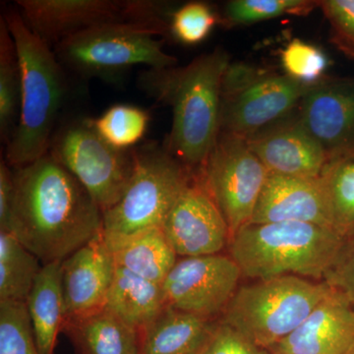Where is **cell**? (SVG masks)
<instances>
[{"mask_svg":"<svg viewBox=\"0 0 354 354\" xmlns=\"http://www.w3.org/2000/svg\"><path fill=\"white\" fill-rule=\"evenodd\" d=\"M21 106V70L15 43L3 16L0 20V136L8 144Z\"/></svg>","mask_w":354,"mask_h":354,"instance_id":"d4e9b609","label":"cell"},{"mask_svg":"<svg viewBox=\"0 0 354 354\" xmlns=\"http://www.w3.org/2000/svg\"><path fill=\"white\" fill-rule=\"evenodd\" d=\"M199 354H271L232 326L216 320Z\"/></svg>","mask_w":354,"mask_h":354,"instance_id":"d6a6232c","label":"cell"},{"mask_svg":"<svg viewBox=\"0 0 354 354\" xmlns=\"http://www.w3.org/2000/svg\"><path fill=\"white\" fill-rule=\"evenodd\" d=\"M94 123L109 145L118 150H131L145 136L150 116L138 106L114 104L94 120Z\"/></svg>","mask_w":354,"mask_h":354,"instance_id":"4316f807","label":"cell"},{"mask_svg":"<svg viewBox=\"0 0 354 354\" xmlns=\"http://www.w3.org/2000/svg\"><path fill=\"white\" fill-rule=\"evenodd\" d=\"M281 62L286 75L307 86L322 80L328 67V58L320 48L298 39L281 50Z\"/></svg>","mask_w":354,"mask_h":354,"instance_id":"4dcf8cb0","label":"cell"},{"mask_svg":"<svg viewBox=\"0 0 354 354\" xmlns=\"http://www.w3.org/2000/svg\"><path fill=\"white\" fill-rule=\"evenodd\" d=\"M0 354H41L26 302L0 301Z\"/></svg>","mask_w":354,"mask_h":354,"instance_id":"f1b7e54d","label":"cell"},{"mask_svg":"<svg viewBox=\"0 0 354 354\" xmlns=\"http://www.w3.org/2000/svg\"><path fill=\"white\" fill-rule=\"evenodd\" d=\"M281 221L334 227L322 178H302L270 172L250 223Z\"/></svg>","mask_w":354,"mask_h":354,"instance_id":"e0dca14e","label":"cell"},{"mask_svg":"<svg viewBox=\"0 0 354 354\" xmlns=\"http://www.w3.org/2000/svg\"><path fill=\"white\" fill-rule=\"evenodd\" d=\"M135 169L123 196L102 214L104 239L131 236L162 228L192 174L156 142L134 149Z\"/></svg>","mask_w":354,"mask_h":354,"instance_id":"8992f818","label":"cell"},{"mask_svg":"<svg viewBox=\"0 0 354 354\" xmlns=\"http://www.w3.org/2000/svg\"><path fill=\"white\" fill-rule=\"evenodd\" d=\"M271 353V354H281V353Z\"/></svg>","mask_w":354,"mask_h":354,"instance_id":"8d00e7d4","label":"cell"},{"mask_svg":"<svg viewBox=\"0 0 354 354\" xmlns=\"http://www.w3.org/2000/svg\"><path fill=\"white\" fill-rule=\"evenodd\" d=\"M319 7L329 22L330 41L354 59V0H324Z\"/></svg>","mask_w":354,"mask_h":354,"instance_id":"1f68e13d","label":"cell"},{"mask_svg":"<svg viewBox=\"0 0 354 354\" xmlns=\"http://www.w3.org/2000/svg\"><path fill=\"white\" fill-rule=\"evenodd\" d=\"M104 239L114 265L162 285L178 256L162 228H151L131 236Z\"/></svg>","mask_w":354,"mask_h":354,"instance_id":"44dd1931","label":"cell"},{"mask_svg":"<svg viewBox=\"0 0 354 354\" xmlns=\"http://www.w3.org/2000/svg\"><path fill=\"white\" fill-rule=\"evenodd\" d=\"M214 322L167 305L139 330L140 354H199Z\"/></svg>","mask_w":354,"mask_h":354,"instance_id":"ffe728a7","label":"cell"},{"mask_svg":"<svg viewBox=\"0 0 354 354\" xmlns=\"http://www.w3.org/2000/svg\"><path fill=\"white\" fill-rule=\"evenodd\" d=\"M354 346V308L330 288L313 311L285 339L269 349L281 354H346Z\"/></svg>","mask_w":354,"mask_h":354,"instance_id":"2e32d148","label":"cell"},{"mask_svg":"<svg viewBox=\"0 0 354 354\" xmlns=\"http://www.w3.org/2000/svg\"><path fill=\"white\" fill-rule=\"evenodd\" d=\"M346 354H354V346H353V348L349 349V351H348V353H346Z\"/></svg>","mask_w":354,"mask_h":354,"instance_id":"d590c367","label":"cell"},{"mask_svg":"<svg viewBox=\"0 0 354 354\" xmlns=\"http://www.w3.org/2000/svg\"><path fill=\"white\" fill-rule=\"evenodd\" d=\"M41 268L12 234L0 232V301L26 302Z\"/></svg>","mask_w":354,"mask_h":354,"instance_id":"cb8c5ba5","label":"cell"},{"mask_svg":"<svg viewBox=\"0 0 354 354\" xmlns=\"http://www.w3.org/2000/svg\"><path fill=\"white\" fill-rule=\"evenodd\" d=\"M242 277L230 255L178 258L162 283L165 304L209 321L221 318Z\"/></svg>","mask_w":354,"mask_h":354,"instance_id":"7c38bea8","label":"cell"},{"mask_svg":"<svg viewBox=\"0 0 354 354\" xmlns=\"http://www.w3.org/2000/svg\"><path fill=\"white\" fill-rule=\"evenodd\" d=\"M270 171L246 139L220 132L199 174L230 228V239L250 223Z\"/></svg>","mask_w":354,"mask_h":354,"instance_id":"8fae6325","label":"cell"},{"mask_svg":"<svg viewBox=\"0 0 354 354\" xmlns=\"http://www.w3.org/2000/svg\"><path fill=\"white\" fill-rule=\"evenodd\" d=\"M221 23L211 6L192 1L174 10L169 21V37L186 46H195L208 38L212 30Z\"/></svg>","mask_w":354,"mask_h":354,"instance_id":"f546056e","label":"cell"},{"mask_svg":"<svg viewBox=\"0 0 354 354\" xmlns=\"http://www.w3.org/2000/svg\"><path fill=\"white\" fill-rule=\"evenodd\" d=\"M15 43L21 70L19 120L6 145L12 167L31 164L48 153L51 138L70 95L66 69L53 48L28 27L17 7L2 14Z\"/></svg>","mask_w":354,"mask_h":354,"instance_id":"3957f363","label":"cell"},{"mask_svg":"<svg viewBox=\"0 0 354 354\" xmlns=\"http://www.w3.org/2000/svg\"><path fill=\"white\" fill-rule=\"evenodd\" d=\"M323 281L341 292L354 308V230L344 235L339 253Z\"/></svg>","mask_w":354,"mask_h":354,"instance_id":"836d02e7","label":"cell"},{"mask_svg":"<svg viewBox=\"0 0 354 354\" xmlns=\"http://www.w3.org/2000/svg\"><path fill=\"white\" fill-rule=\"evenodd\" d=\"M114 270L115 265L102 234L62 261L66 318L104 308Z\"/></svg>","mask_w":354,"mask_h":354,"instance_id":"ac0fdd59","label":"cell"},{"mask_svg":"<svg viewBox=\"0 0 354 354\" xmlns=\"http://www.w3.org/2000/svg\"><path fill=\"white\" fill-rule=\"evenodd\" d=\"M162 230L178 258L220 254L230 241L227 221L199 176L174 203Z\"/></svg>","mask_w":354,"mask_h":354,"instance_id":"5bb4252c","label":"cell"},{"mask_svg":"<svg viewBox=\"0 0 354 354\" xmlns=\"http://www.w3.org/2000/svg\"><path fill=\"white\" fill-rule=\"evenodd\" d=\"M321 178L333 227L348 234L354 230V158L332 162Z\"/></svg>","mask_w":354,"mask_h":354,"instance_id":"484cf974","label":"cell"},{"mask_svg":"<svg viewBox=\"0 0 354 354\" xmlns=\"http://www.w3.org/2000/svg\"><path fill=\"white\" fill-rule=\"evenodd\" d=\"M344 239V234L327 225L250 223L232 235L228 255L245 278L297 276L323 281Z\"/></svg>","mask_w":354,"mask_h":354,"instance_id":"277c9868","label":"cell"},{"mask_svg":"<svg viewBox=\"0 0 354 354\" xmlns=\"http://www.w3.org/2000/svg\"><path fill=\"white\" fill-rule=\"evenodd\" d=\"M134 149L109 145L95 129L94 118L67 114L51 138L48 153L82 184L104 214L120 201L131 181Z\"/></svg>","mask_w":354,"mask_h":354,"instance_id":"ba28073f","label":"cell"},{"mask_svg":"<svg viewBox=\"0 0 354 354\" xmlns=\"http://www.w3.org/2000/svg\"><path fill=\"white\" fill-rule=\"evenodd\" d=\"M230 57L223 48L200 55L186 66L147 69L139 90L172 109L162 145L185 169L199 176L220 134L221 88Z\"/></svg>","mask_w":354,"mask_h":354,"instance_id":"7a4b0ae2","label":"cell"},{"mask_svg":"<svg viewBox=\"0 0 354 354\" xmlns=\"http://www.w3.org/2000/svg\"><path fill=\"white\" fill-rule=\"evenodd\" d=\"M165 306L162 285L115 266L104 308L140 330Z\"/></svg>","mask_w":354,"mask_h":354,"instance_id":"603a6c76","label":"cell"},{"mask_svg":"<svg viewBox=\"0 0 354 354\" xmlns=\"http://www.w3.org/2000/svg\"><path fill=\"white\" fill-rule=\"evenodd\" d=\"M297 114L330 164L354 158V78L324 77L309 86Z\"/></svg>","mask_w":354,"mask_h":354,"instance_id":"4fadbf2b","label":"cell"},{"mask_svg":"<svg viewBox=\"0 0 354 354\" xmlns=\"http://www.w3.org/2000/svg\"><path fill=\"white\" fill-rule=\"evenodd\" d=\"M64 333L76 354H140V332L108 309L65 319Z\"/></svg>","mask_w":354,"mask_h":354,"instance_id":"d6986e66","label":"cell"},{"mask_svg":"<svg viewBox=\"0 0 354 354\" xmlns=\"http://www.w3.org/2000/svg\"><path fill=\"white\" fill-rule=\"evenodd\" d=\"M12 171L7 232L43 265L62 262L102 234L104 218L99 205L50 153Z\"/></svg>","mask_w":354,"mask_h":354,"instance_id":"6da1fadb","label":"cell"},{"mask_svg":"<svg viewBox=\"0 0 354 354\" xmlns=\"http://www.w3.org/2000/svg\"><path fill=\"white\" fill-rule=\"evenodd\" d=\"M246 141L271 174L321 178L330 165L322 147L300 122L297 111Z\"/></svg>","mask_w":354,"mask_h":354,"instance_id":"9a60e30c","label":"cell"},{"mask_svg":"<svg viewBox=\"0 0 354 354\" xmlns=\"http://www.w3.org/2000/svg\"><path fill=\"white\" fill-rule=\"evenodd\" d=\"M319 2L311 0H232L225 4L220 15L221 24L227 27L245 26L274 19L283 15L305 16Z\"/></svg>","mask_w":354,"mask_h":354,"instance_id":"83f0119b","label":"cell"},{"mask_svg":"<svg viewBox=\"0 0 354 354\" xmlns=\"http://www.w3.org/2000/svg\"><path fill=\"white\" fill-rule=\"evenodd\" d=\"M325 281L297 276L239 286L218 320L269 351L297 330L329 292Z\"/></svg>","mask_w":354,"mask_h":354,"instance_id":"5b68a950","label":"cell"},{"mask_svg":"<svg viewBox=\"0 0 354 354\" xmlns=\"http://www.w3.org/2000/svg\"><path fill=\"white\" fill-rule=\"evenodd\" d=\"M14 192L12 167L0 162V232H8Z\"/></svg>","mask_w":354,"mask_h":354,"instance_id":"e575fe53","label":"cell"},{"mask_svg":"<svg viewBox=\"0 0 354 354\" xmlns=\"http://www.w3.org/2000/svg\"><path fill=\"white\" fill-rule=\"evenodd\" d=\"M308 88L286 74L230 64L221 88L220 132L250 138L295 113Z\"/></svg>","mask_w":354,"mask_h":354,"instance_id":"30bf717a","label":"cell"},{"mask_svg":"<svg viewBox=\"0 0 354 354\" xmlns=\"http://www.w3.org/2000/svg\"><path fill=\"white\" fill-rule=\"evenodd\" d=\"M26 24L55 48L64 39L100 26L130 23L169 37L174 9L153 0H17Z\"/></svg>","mask_w":354,"mask_h":354,"instance_id":"9c48e42d","label":"cell"},{"mask_svg":"<svg viewBox=\"0 0 354 354\" xmlns=\"http://www.w3.org/2000/svg\"><path fill=\"white\" fill-rule=\"evenodd\" d=\"M160 34L146 26L118 23L74 35L53 50L65 69L83 79L114 81L132 67L176 66L177 58L164 50Z\"/></svg>","mask_w":354,"mask_h":354,"instance_id":"52a82bcc","label":"cell"},{"mask_svg":"<svg viewBox=\"0 0 354 354\" xmlns=\"http://www.w3.org/2000/svg\"><path fill=\"white\" fill-rule=\"evenodd\" d=\"M26 305L39 353H55L57 335L62 333L66 318L62 262L43 265Z\"/></svg>","mask_w":354,"mask_h":354,"instance_id":"7402d4cb","label":"cell"}]
</instances>
